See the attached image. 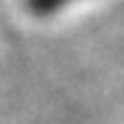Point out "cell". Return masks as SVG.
Segmentation results:
<instances>
[{
	"label": "cell",
	"instance_id": "obj_1",
	"mask_svg": "<svg viewBox=\"0 0 124 124\" xmlns=\"http://www.w3.org/2000/svg\"><path fill=\"white\" fill-rule=\"evenodd\" d=\"M67 3H72V0H29V8L34 13H52V10L67 5Z\"/></svg>",
	"mask_w": 124,
	"mask_h": 124
}]
</instances>
